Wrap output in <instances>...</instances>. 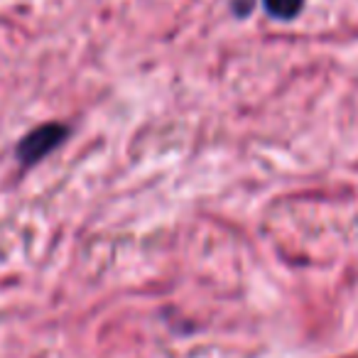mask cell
I'll use <instances>...</instances> for the list:
<instances>
[{"mask_svg":"<svg viewBox=\"0 0 358 358\" xmlns=\"http://www.w3.org/2000/svg\"><path fill=\"white\" fill-rule=\"evenodd\" d=\"M66 135H69V128L62 123H45V125H40V128L30 130L15 148L17 162H20L22 167H32V164H37L40 159H45L50 152H55V150L64 143Z\"/></svg>","mask_w":358,"mask_h":358,"instance_id":"6da1fadb","label":"cell"},{"mask_svg":"<svg viewBox=\"0 0 358 358\" xmlns=\"http://www.w3.org/2000/svg\"><path fill=\"white\" fill-rule=\"evenodd\" d=\"M263 6L275 20H292L302 13L304 0H263Z\"/></svg>","mask_w":358,"mask_h":358,"instance_id":"7a4b0ae2","label":"cell"}]
</instances>
